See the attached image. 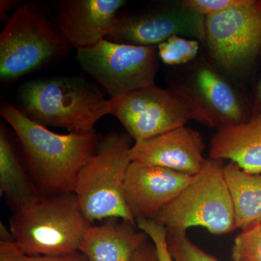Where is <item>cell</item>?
<instances>
[{"label":"cell","instance_id":"cell-22","mask_svg":"<svg viewBox=\"0 0 261 261\" xmlns=\"http://www.w3.org/2000/svg\"><path fill=\"white\" fill-rule=\"evenodd\" d=\"M137 226L152 242L159 261H175L168 250L167 228L150 219L137 220Z\"/></svg>","mask_w":261,"mask_h":261},{"label":"cell","instance_id":"cell-7","mask_svg":"<svg viewBox=\"0 0 261 261\" xmlns=\"http://www.w3.org/2000/svg\"><path fill=\"white\" fill-rule=\"evenodd\" d=\"M70 49L42 10L32 3L21 5L0 35L2 83H13L59 59Z\"/></svg>","mask_w":261,"mask_h":261},{"label":"cell","instance_id":"cell-11","mask_svg":"<svg viewBox=\"0 0 261 261\" xmlns=\"http://www.w3.org/2000/svg\"><path fill=\"white\" fill-rule=\"evenodd\" d=\"M194 178L168 168L132 161L127 171L124 198L136 222L153 220Z\"/></svg>","mask_w":261,"mask_h":261},{"label":"cell","instance_id":"cell-19","mask_svg":"<svg viewBox=\"0 0 261 261\" xmlns=\"http://www.w3.org/2000/svg\"><path fill=\"white\" fill-rule=\"evenodd\" d=\"M200 44L197 39L173 36L158 45V51L165 64H185L195 59L200 50Z\"/></svg>","mask_w":261,"mask_h":261},{"label":"cell","instance_id":"cell-14","mask_svg":"<svg viewBox=\"0 0 261 261\" xmlns=\"http://www.w3.org/2000/svg\"><path fill=\"white\" fill-rule=\"evenodd\" d=\"M185 88L200 103L216 125L239 124L247 121L241 98L212 65L202 63L195 67Z\"/></svg>","mask_w":261,"mask_h":261},{"label":"cell","instance_id":"cell-20","mask_svg":"<svg viewBox=\"0 0 261 261\" xmlns=\"http://www.w3.org/2000/svg\"><path fill=\"white\" fill-rule=\"evenodd\" d=\"M187 231L167 229L168 250L175 261H219L192 243Z\"/></svg>","mask_w":261,"mask_h":261},{"label":"cell","instance_id":"cell-17","mask_svg":"<svg viewBox=\"0 0 261 261\" xmlns=\"http://www.w3.org/2000/svg\"><path fill=\"white\" fill-rule=\"evenodd\" d=\"M0 192L13 210L43 195L3 123L0 126Z\"/></svg>","mask_w":261,"mask_h":261},{"label":"cell","instance_id":"cell-9","mask_svg":"<svg viewBox=\"0 0 261 261\" xmlns=\"http://www.w3.org/2000/svg\"><path fill=\"white\" fill-rule=\"evenodd\" d=\"M205 44L215 63L231 73L241 71L261 53V9L257 1L243 3L205 19Z\"/></svg>","mask_w":261,"mask_h":261},{"label":"cell","instance_id":"cell-23","mask_svg":"<svg viewBox=\"0 0 261 261\" xmlns=\"http://www.w3.org/2000/svg\"><path fill=\"white\" fill-rule=\"evenodd\" d=\"M243 0H185L184 5L204 17L219 14L243 3Z\"/></svg>","mask_w":261,"mask_h":261},{"label":"cell","instance_id":"cell-10","mask_svg":"<svg viewBox=\"0 0 261 261\" xmlns=\"http://www.w3.org/2000/svg\"><path fill=\"white\" fill-rule=\"evenodd\" d=\"M203 15L183 3H166L119 15L113 23L108 40L137 46H157L173 36L197 39L205 44Z\"/></svg>","mask_w":261,"mask_h":261},{"label":"cell","instance_id":"cell-4","mask_svg":"<svg viewBox=\"0 0 261 261\" xmlns=\"http://www.w3.org/2000/svg\"><path fill=\"white\" fill-rule=\"evenodd\" d=\"M132 140L128 134L114 132L105 136L81 170L73 193L90 224L119 219L137 225L124 198Z\"/></svg>","mask_w":261,"mask_h":261},{"label":"cell","instance_id":"cell-25","mask_svg":"<svg viewBox=\"0 0 261 261\" xmlns=\"http://www.w3.org/2000/svg\"><path fill=\"white\" fill-rule=\"evenodd\" d=\"M21 261H89L87 257L80 251L65 254V255H53V256H27L23 255Z\"/></svg>","mask_w":261,"mask_h":261},{"label":"cell","instance_id":"cell-26","mask_svg":"<svg viewBox=\"0 0 261 261\" xmlns=\"http://www.w3.org/2000/svg\"><path fill=\"white\" fill-rule=\"evenodd\" d=\"M132 261H159L153 244L146 243L136 252Z\"/></svg>","mask_w":261,"mask_h":261},{"label":"cell","instance_id":"cell-3","mask_svg":"<svg viewBox=\"0 0 261 261\" xmlns=\"http://www.w3.org/2000/svg\"><path fill=\"white\" fill-rule=\"evenodd\" d=\"M18 98L19 109L33 121L70 132H94L97 122L111 114V99L82 77L29 81L19 87Z\"/></svg>","mask_w":261,"mask_h":261},{"label":"cell","instance_id":"cell-2","mask_svg":"<svg viewBox=\"0 0 261 261\" xmlns=\"http://www.w3.org/2000/svg\"><path fill=\"white\" fill-rule=\"evenodd\" d=\"M87 221L74 193L42 195L13 210L9 230L27 256H53L80 251Z\"/></svg>","mask_w":261,"mask_h":261},{"label":"cell","instance_id":"cell-12","mask_svg":"<svg viewBox=\"0 0 261 261\" xmlns=\"http://www.w3.org/2000/svg\"><path fill=\"white\" fill-rule=\"evenodd\" d=\"M205 144L197 130L185 126L148 140L135 142L130 149V161L168 168L190 176L202 171L207 159Z\"/></svg>","mask_w":261,"mask_h":261},{"label":"cell","instance_id":"cell-27","mask_svg":"<svg viewBox=\"0 0 261 261\" xmlns=\"http://www.w3.org/2000/svg\"><path fill=\"white\" fill-rule=\"evenodd\" d=\"M261 114V78L257 86L253 115Z\"/></svg>","mask_w":261,"mask_h":261},{"label":"cell","instance_id":"cell-16","mask_svg":"<svg viewBox=\"0 0 261 261\" xmlns=\"http://www.w3.org/2000/svg\"><path fill=\"white\" fill-rule=\"evenodd\" d=\"M210 159L228 160L245 172L261 174V114L220 127L211 139Z\"/></svg>","mask_w":261,"mask_h":261},{"label":"cell","instance_id":"cell-28","mask_svg":"<svg viewBox=\"0 0 261 261\" xmlns=\"http://www.w3.org/2000/svg\"><path fill=\"white\" fill-rule=\"evenodd\" d=\"M257 3H258L259 7H260V8L261 9V0L260 1H257Z\"/></svg>","mask_w":261,"mask_h":261},{"label":"cell","instance_id":"cell-21","mask_svg":"<svg viewBox=\"0 0 261 261\" xmlns=\"http://www.w3.org/2000/svg\"><path fill=\"white\" fill-rule=\"evenodd\" d=\"M233 261H261V222L242 229L234 239Z\"/></svg>","mask_w":261,"mask_h":261},{"label":"cell","instance_id":"cell-24","mask_svg":"<svg viewBox=\"0 0 261 261\" xmlns=\"http://www.w3.org/2000/svg\"><path fill=\"white\" fill-rule=\"evenodd\" d=\"M23 255L13 240L0 242V261H21Z\"/></svg>","mask_w":261,"mask_h":261},{"label":"cell","instance_id":"cell-5","mask_svg":"<svg viewBox=\"0 0 261 261\" xmlns=\"http://www.w3.org/2000/svg\"><path fill=\"white\" fill-rule=\"evenodd\" d=\"M110 99V115L118 118L135 142L185 126L190 121L209 127L216 125L185 87L164 89L154 84Z\"/></svg>","mask_w":261,"mask_h":261},{"label":"cell","instance_id":"cell-18","mask_svg":"<svg viewBox=\"0 0 261 261\" xmlns=\"http://www.w3.org/2000/svg\"><path fill=\"white\" fill-rule=\"evenodd\" d=\"M224 176L231 193L240 229L261 222V174L245 172L234 163L224 166Z\"/></svg>","mask_w":261,"mask_h":261},{"label":"cell","instance_id":"cell-6","mask_svg":"<svg viewBox=\"0 0 261 261\" xmlns=\"http://www.w3.org/2000/svg\"><path fill=\"white\" fill-rule=\"evenodd\" d=\"M224 166L221 160L209 158L202 171L153 221L167 229L201 226L216 235L234 231L236 218Z\"/></svg>","mask_w":261,"mask_h":261},{"label":"cell","instance_id":"cell-15","mask_svg":"<svg viewBox=\"0 0 261 261\" xmlns=\"http://www.w3.org/2000/svg\"><path fill=\"white\" fill-rule=\"evenodd\" d=\"M147 238L144 231L129 221L106 219L102 224L89 226L80 251L89 261H132Z\"/></svg>","mask_w":261,"mask_h":261},{"label":"cell","instance_id":"cell-1","mask_svg":"<svg viewBox=\"0 0 261 261\" xmlns=\"http://www.w3.org/2000/svg\"><path fill=\"white\" fill-rule=\"evenodd\" d=\"M0 113L18 137L25 167L41 193H73L81 170L100 140L94 130L55 133L10 103L1 105Z\"/></svg>","mask_w":261,"mask_h":261},{"label":"cell","instance_id":"cell-8","mask_svg":"<svg viewBox=\"0 0 261 261\" xmlns=\"http://www.w3.org/2000/svg\"><path fill=\"white\" fill-rule=\"evenodd\" d=\"M76 51L82 68L106 89L110 99L155 84L157 46L119 44L105 39Z\"/></svg>","mask_w":261,"mask_h":261},{"label":"cell","instance_id":"cell-13","mask_svg":"<svg viewBox=\"0 0 261 261\" xmlns=\"http://www.w3.org/2000/svg\"><path fill=\"white\" fill-rule=\"evenodd\" d=\"M123 0H64L57 6V29L76 49L107 39Z\"/></svg>","mask_w":261,"mask_h":261}]
</instances>
